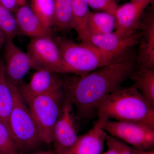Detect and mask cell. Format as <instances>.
<instances>
[{
  "label": "cell",
  "instance_id": "cell-22",
  "mask_svg": "<svg viewBox=\"0 0 154 154\" xmlns=\"http://www.w3.org/2000/svg\"><path fill=\"white\" fill-rule=\"evenodd\" d=\"M0 28L7 38L14 39L20 35L14 16L0 2Z\"/></svg>",
  "mask_w": 154,
  "mask_h": 154
},
{
  "label": "cell",
  "instance_id": "cell-11",
  "mask_svg": "<svg viewBox=\"0 0 154 154\" xmlns=\"http://www.w3.org/2000/svg\"><path fill=\"white\" fill-rule=\"evenodd\" d=\"M152 1L131 2L118 7L114 15L115 19L114 32L122 36L137 31L144 11Z\"/></svg>",
  "mask_w": 154,
  "mask_h": 154
},
{
  "label": "cell",
  "instance_id": "cell-25",
  "mask_svg": "<svg viewBox=\"0 0 154 154\" xmlns=\"http://www.w3.org/2000/svg\"><path fill=\"white\" fill-rule=\"evenodd\" d=\"M106 143L107 147L113 148L118 154H136L132 147L108 134L106 136Z\"/></svg>",
  "mask_w": 154,
  "mask_h": 154
},
{
  "label": "cell",
  "instance_id": "cell-10",
  "mask_svg": "<svg viewBox=\"0 0 154 154\" xmlns=\"http://www.w3.org/2000/svg\"><path fill=\"white\" fill-rule=\"evenodd\" d=\"M59 74L41 67L36 69L29 83H22L17 88L22 97L49 94L63 88V79Z\"/></svg>",
  "mask_w": 154,
  "mask_h": 154
},
{
  "label": "cell",
  "instance_id": "cell-19",
  "mask_svg": "<svg viewBox=\"0 0 154 154\" xmlns=\"http://www.w3.org/2000/svg\"><path fill=\"white\" fill-rule=\"evenodd\" d=\"M88 28L91 35H104L112 33L115 29V17L105 12H90Z\"/></svg>",
  "mask_w": 154,
  "mask_h": 154
},
{
  "label": "cell",
  "instance_id": "cell-14",
  "mask_svg": "<svg viewBox=\"0 0 154 154\" xmlns=\"http://www.w3.org/2000/svg\"><path fill=\"white\" fill-rule=\"evenodd\" d=\"M139 29L141 30L137 59L138 69H154V16L152 12L142 16Z\"/></svg>",
  "mask_w": 154,
  "mask_h": 154
},
{
  "label": "cell",
  "instance_id": "cell-28",
  "mask_svg": "<svg viewBox=\"0 0 154 154\" xmlns=\"http://www.w3.org/2000/svg\"><path fill=\"white\" fill-rule=\"evenodd\" d=\"M7 38V36L3 30L0 28V49L5 44Z\"/></svg>",
  "mask_w": 154,
  "mask_h": 154
},
{
  "label": "cell",
  "instance_id": "cell-30",
  "mask_svg": "<svg viewBox=\"0 0 154 154\" xmlns=\"http://www.w3.org/2000/svg\"><path fill=\"white\" fill-rule=\"evenodd\" d=\"M31 154H55L54 151H52L51 150L48 151H37Z\"/></svg>",
  "mask_w": 154,
  "mask_h": 154
},
{
  "label": "cell",
  "instance_id": "cell-1",
  "mask_svg": "<svg viewBox=\"0 0 154 154\" xmlns=\"http://www.w3.org/2000/svg\"><path fill=\"white\" fill-rule=\"evenodd\" d=\"M134 68L133 58L122 57L86 74L66 76L63 79L64 94L75 107L78 116L88 119L105 98L120 88Z\"/></svg>",
  "mask_w": 154,
  "mask_h": 154
},
{
  "label": "cell",
  "instance_id": "cell-23",
  "mask_svg": "<svg viewBox=\"0 0 154 154\" xmlns=\"http://www.w3.org/2000/svg\"><path fill=\"white\" fill-rule=\"evenodd\" d=\"M0 152L4 154H20L7 128L0 122Z\"/></svg>",
  "mask_w": 154,
  "mask_h": 154
},
{
  "label": "cell",
  "instance_id": "cell-32",
  "mask_svg": "<svg viewBox=\"0 0 154 154\" xmlns=\"http://www.w3.org/2000/svg\"><path fill=\"white\" fill-rule=\"evenodd\" d=\"M141 1V0H131V2H136V1Z\"/></svg>",
  "mask_w": 154,
  "mask_h": 154
},
{
  "label": "cell",
  "instance_id": "cell-21",
  "mask_svg": "<svg viewBox=\"0 0 154 154\" xmlns=\"http://www.w3.org/2000/svg\"><path fill=\"white\" fill-rule=\"evenodd\" d=\"M30 8L46 27L54 25L53 0H30Z\"/></svg>",
  "mask_w": 154,
  "mask_h": 154
},
{
  "label": "cell",
  "instance_id": "cell-31",
  "mask_svg": "<svg viewBox=\"0 0 154 154\" xmlns=\"http://www.w3.org/2000/svg\"><path fill=\"white\" fill-rule=\"evenodd\" d=\"M17 1L19 6H21L27 5L28 0H17Z\"/></svg>",
  "mask_w": 154,
  "mask_h": 154
},
{
  "label": "cell",
  "instance_id": "cell-15",
  "mask_svg": "<svg viewBox=\"0 0 154 154\" xmlns=\"http://www.w3.org/2000/svg\"><path fill=\"white\" fill-rule=\"evenodd\" d=\"M14 16L21 34L31 38L52 36V30L46 27L33 12L30 6H20Z\"/></svg>",
  "mask_w": 154,
  "mask_h": 154
},
{
  "label": "cell",
  "instance_id": "cell-4",
  "mask_svg": "<svg viewBox=\"0 0 154 154\" xmlns=\"http://www.w3.org/2000/svg\"><path fill=\"white\" fill-rule=\"evenodd\" d=\"M9 82L13 100L9 119L11 137L17 144L20 154L32 151L43 142L26 102L17 87Z\"/></svg>",
  "mask_w": 154,
  "mask_h": 154
},
{
  "label": "cell",
  "instance_id": "cell-9",
  "mask_svg": "<svg viewBox=\"0 0 154 154\" xmlns=\"http://www.w3.org/2000/svg\"><path fill=\"white\" fill-rule=\"evenodd\" d=\"M5 72L8 81L16 87L23 80L31 69H37L38 66L27 52L16 45L14 39L6 38L4 44Z\"/></svg>",
  "mask_w": 154,
  "mask_h": 154
},
{
  "label": "cell",
  "instance_id": "cell-16",
  "mask_svg": "<svg viewBox=\"0 0 154 154\" xmlns=\"http://www.w3.org/2000/svg\"><path fill=\"white\" fill-rule=\"evenodd\" d=\"M90 12L88 0H72V29L75 30L82 43L89 44H91L88 25Z\"/></svg>",
  "mask_w": 154,
  "mask_h": 154
},
{
  "label": "cell",
  "instance_id": "cell-26",
  "mask_svg": "<svg viewBox=\"0 0 154 154\" xmlns=\"http://www.w3.org/2000/svg\"><path fill=\"white\" fill-rule=\"evenodd\" d=\"M0 2L11 13H15L20 7L17 0H0Z\"/></svg>",
  "mask_w": 154,
  "mask_h": 154
},
{
  "label": "cell",
  "instance_id": "cell-29",
  "mask_svg": "<svg viewBox=\"0 0 154 154\" xmlns=\"http://www.w3.org/2000/svg\"><path fill=\"white\" fill-rule=\"evenodd\" d=\"M102 154H118L117 152L113 149V148L110 147H108V149L107 150L104 152L102 153Z\"/></svg>",
  "mask_w": 154,
  "mask_h": 154
},
{
  "label": "cell",
  "instance_id": "cell-12",
  "mask_svg": "<svg viewBox=\"0 0 154 154\" xmlns=\"http://www.w3.org/2000/svg\"><path fill=\"white\" fill-rule=\"evenodd\" d=\"M141 36L140 31L122 36L112 32L104 35H92L90 41L91 45L103 52L120 57L138 43Z\"/></svg>",
  "mask_w": 154,
  "mask_h": 154
},
{
  "label": "cell",
  "instance_id": "cell-6",
  "mask_svg": "<svg viewBox=\"0 0 154 154\" xmlns=\"http://www.w3.org/2000/svg\"><path fill=\"white\" fill-rule=\"evenodd\" d=\"M107 134L137 149H152L154 128L145 125L107 119L103 126Z\"/></svg>",
  "mask_w": 154,
  "mask_h": 154
},
{
  "label": "cell",
  "instance_id": "cell-18",
  "mask_svg": "<svg viewBox=\"0 0 154 154\" xmlns=\"http://www.w3.org/2000/svg\"><path fill=\"white\" fill-rule=\"evenodd\" d=\"M133 82V85L154 107V69H138L134 70L129 77Z\"/></svg>",
  "mask_w": 154,
  "mask_h": 154
},
{
  "label": "cell",
  "instance_id": "cell-33",
  "mask_svg": "<svg viewBox=\"0 0 154 154\" xmlns=\"http://www.w3.org/2000/svg\"><path fill=\"white\" fill-rule=\"evenodd\" d=\"M0 154H3V153L2 152H0Z\"/></svg>",
  "mask_w": 154,
  "mask_h": 154
},
{
  "label": "cell",
  "instance_id": "cell-27",
  "mask_svg": "<svg viewBox=\"0 0 154 154\" xmlns=\"http://www.w3.org/2000/svg\"><path fill=\"white\" fill-rule=\"evenodd\" d=\"M133 149L136 154H154L153 149L151 150H144L135 149L134 148H133Z\"/></svg>",
  "mask_w": 154,
  "mask_h": 154
},
{
  "label": "cell",
  "instance_id": "cell-8",
  "mask_svg": "<svg viewBox=\"0 0 154 154\" xmlns=\"http://www.w3.org/2000/svg\"><path fill=\"white\" fill-rule=\"evenodd\" d=\"M79 137L74 106L64 94L60 113L53 130L52 143L55 154H62L68 150Z\"/></svg>",
  "mask_w": 154,
  "mask_h": 154
},
{
  "label": "cell",
  "instance_id": "cell-24",
  "mask_svg": "<svg viewBox=\"0 0 154 154\" xmlns=\"http://www.w3.org/2000/svg\"><path fill=\"white\" fill-rule=\"evenodd\" d=\"M92 8L112 14L114 16L118 7L116 0H88Z\"/></svg>",
  "mask_w": 154,
  "mask_h": 154
},
{
  "label": "cell",
  "instance_id": "cell-3",
  "mask_svg": "<svg viewBox=\"0 0 154 154\" xmlns=\"http://www.w3.org/2000/svg\"><path fill=\"white\" fill-rule=\"evenodd\" d=\"M54 40L64 60L75 74H86L122 57L103 52L91 44L76 43L63 36H57Z\"/></svg>",
  "mask_w": 154,
  "mask_h": 154
},
{
  "label": "cell",
  "instance_id": "cell-5",
  "mask_svg": "<svg viewBox=\"0 0 154 154\" xmlns=\"http://www.w3.org/2000/svg\"><path fill=\"white\" fill-rule=\"evenodd\" d=\"M64 97L63 88L49 94L22 97L33 116L43 143H52L53 130L59 116Z\"/></svg>",
  "mask_w": 154,
  "mask_h": 154
},
{
  "label": "cell",
  "instance_id": "cell-7",
  "mask_svg": "<svg viewBox=\"0 0 154 154\" xmlns=\"http://www.w3.org/2000/svg\"><path fill=\"white\" fill-rule=\"evenodd\" d=\"M27 52L38 68H47L59 74H73L52 36L31 38L27 46Z\"/></svg>",
  "mask_w": 154,
  "mask_h": 154
},
{
  "label": "cell",
  "instance_id": "cell-13",
  "mask_svg": "<svg viewBox=\"0 0 154 154\" xmlns=\"http://www.w3.org/2000/svg\"><path fill=\"white\" fill-rule=\"evenodd\" d=\"M107 120L98 118L92 128L85 134L79 136L75 144L62 154H102L107 134L103 126Z\"/></svg>",
  "mask_w": 154,
  "mask_h": 154
},
{
  "label": "cell",
  "instance_id": "cell-20",
  "mask_svg": "<svg viewBox=\"0 0 154 154\" xmlns=\"http://www.w3.org/2000/svg\"><path fill=\"white\" fill-rule=\"evenodd\" d=\"M54 25L58 29L66 31L72 29V0H53Z\"/></svg>",
  "mask_w": 154,
  "mask_h": 154
},
{
  "label": "cell",
  "instance_id": "cell-17",
  "mask_svg": "<svg viewBox=\"0 0 154 154\" xmlns=\"http://www.w3.org/2000/svg\"><path fill=\"white\" fill-rule=\"evenodd\" d=\"M13 105L12 92L6 77L4 63L0 60V122L7 128L10 134L9 119Z\"/></svg>",
  "mask_w": 154,
  "mask_h": 154
},
{
  "label": "cell",
  "instance_id": "cell-2",
  "mask_svg": "<svg viewBox=\"0 0 154 154\" xmlns=\"http://www.w3.org/2000/svg\"><path fill=\"white\" fill-rule=\"evenodd\" d=\"M96 113L98 118L134 122L154 128V107L133 85L120 88L107 96Z\"/></svg>",
  "mask_w": 154,
  "mask_h": 154
}]
</instances>
